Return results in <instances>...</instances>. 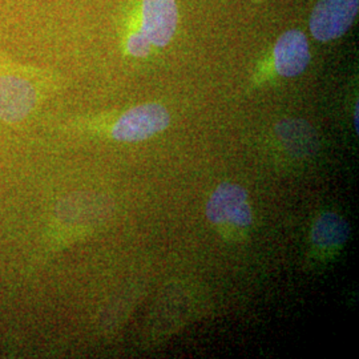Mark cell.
<instances>
[{"label": "cell", "mask_w": 359, "mask_h": 359, "mask_svg": "<svg viewBox=\"0 0 359 359\" xmlns=\"http://www.w3.org/2000/svg\"><path fill=\"white\" fill-rule=\"evenodd\" d=\"M124 48L132 57L144 59L151 53L154 47L151 46V43L144 35L135 29V31H130L127 34L126 40H124Z\"/></svg>", "instance_id": "obj_8"}, {"label": "cell", "mask_w": 359, "mask_h": 359, "mask_svg": "<svg viewBox=\"0 0 359 359\" xmlns=\"http://www.w3.org/2000/svg\"><path fill=\"white\" fill-rule=\"evenodd\" d=\"M60 84L53 69L19 62L0 51V132L29 127Z\"/></svg>", "instance_id": "obj_1"}, {"label": "cell", "mask_w": 359, "mask_h": 359, "mask_svg": "<svg viewBox=\"0 0 359 359\" xmlns=\"http://www.w3.org/2000/svg\"><path fill=\"white\" fill-rule=\"evenodd\" d=\"M205 215L213 225L226 224L237 228H248L253 221L248 192L243 187L231 182L218 185L206 203Z\"/></svg>", "instance_id": "obj_4"}, {"label": "cell", "mask_w": 359, "mask_h": 359, "mask_svg": "<svg viewBox=\"0 0 359 359\" xmlns=\"http://www.w3.org/2000/svg\"><path fill=\"white\" fill-rule=\"evenodd\" d=\"M179 25L176 0H142L140 27L136 29L152 47L164 48L172 41Z\"/></svg>", "instance_id": "obj_5"}, {"label": "cell", "mask_w": 359, "mask_h": 359, "mask_svg": "<svg viewBox=\"0 0 359 359\" xmlns=\"http://www.w3.org/2000/svg\"><path fill=\"white\" fill-rule=\"evenodd\" d=\"M170 116L161 104L145 103L132 107L105 121L103 128L118 142H140L168 128Z\"/></svg>", "instance_id": "obj_2"}, {"label": "cell", "mask_w": 359, "mask_h": 359, "mask_svg": "<svg viewBox=\"0 0 359 359\" xmlns=\"http://www.w3.org/2000/svg\"><path fill=\"white\" fill-rule=\"evenodd\" d=\"M354 127H355V132L358 133V105L355 107V121H354Z\"/></svg>", "instance_id": "obj_9"}, {"label": "cell", "mask_w": 359, "mask_h": 359, "mask_svg": "<svg viewBox=\"0 0 359 359\" xmlns=\"http://www.w3.org/2000/svg\"><path fill=\"white\" fill-rule=\"evenodd\" d=\"M350 236V226L345 218L337 213L326 212L316 221L311 231L313 244L321 248H339Z\"/></svg>", "instance_id": "obj_7"}, {"label": "cell", "mask_w": 359, "mask_h": 359, "mask_svg": "<svg viewBox=\"0 0 359 359\" xmlns=\"http://www.w3.org/2000/svg\"><path fill=\"white\" fill-rule=\"evenodd\" d=\"M311 59L306 35L299 29H289L277 39L273 48V60L280 76H299Z\"/></svg>", "instance_id": "obj_6"}, {"label": "cell", "mask_w": 359, "mask_h": 359, "mask_svg": "<svg viewBox=\"0 0 359 359\" xmlns=\"http://www.w3.org/2000/svg\"><path fill=\"white\" fill-rule=\"evenodd\" d=\"M358 8L359 0H320L309 20L313 38L321 43L342 38L354 25Z\"/></svg>", "instance_id": "obj_3"}]
</instances>
